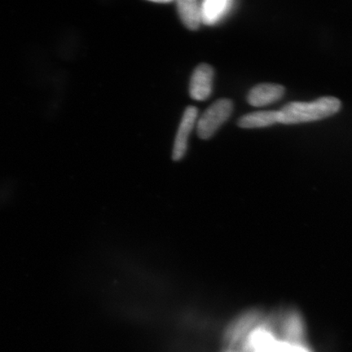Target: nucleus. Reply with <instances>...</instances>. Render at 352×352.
Returning a JSON list of instances; mask_svg holds the SVG:
<instances>
[{"label": "nucleus", "instance_id": "obj_1", "mask_svg": "<svg viewBox=\"0 0 352 352\" xmlns=\"http://www.w3.org/2000/svg\"><path fill=\"white\" fill-rule=\"evenodd\" d=\"M222 352H314L305 316L290 306L250 307L224 333Z\"/></svg>", "mask_w": 352, "mask_h": 352}, {"label": "nucleus", "instance_id": "obj_2", "mask_svg": "<svg viewBox=\"0 0 352 352\" xmlns=\"http://www.w3.org/2000/svg\"><path fill=\"white\" fill-rule=\"evenodd\" d=\"M341 108V100L333 96L311 102H292L279 110V123L292 125L322 120L340 112Z\"/></svg>", "mask_w": 352, "mask_h": 352}, {"label": "nucleus", "instance_id": "obj_3", "mask_svg": "<svg viewBox=\"0 0 352 352\" xmlns=\"http://www.w3.org/2000/svg\"><path fill=\"white\" fill-rule=\"evenodd\" d=\"M233 103L230 99H219L206 110L197 122V134L202 140H209L231 116Z\"/></svg>", "mask_w": 352, "mask_h": 352}, {"label": "nucleus", "instance_id": "obj_4", "mask_svg": "<svg viewBox=\"0 0 352 352\" xmlns=\"http://www.w3.org/2000/svg\"><path fill=\"white\" fill-rule=\"evenodd\" d=\"M214 72L210 65L201 64L193 72L189 94L193 100L202 101L208 100L213 91Z\"/></svg>", "mask_w": 352, "mask_h": 352}, {"label": "nucleus", "instance_id": "obj_5", "mask_svg": "<svg viewBox=\"0 0 352 352\" xmlns=\"http://www.w3.org/2000/svg\"><path fill=\"white\" fill-rule=\"evenodd\" d=\"M197 116L198 109L195 107H189L184 111L175 140L173 153L175 161L182 160L186 155L189 135H190L193 127L195 126Z\"/></svg>", "mask_w": 352, "mask_h": 352}, {"label": "nucleus", "instance_id": "obj_6", "mask_svg": "<svg viewBox=\"0 0 352 352\" xmlns=\"http://www.w3.org/2000/svg\"><path fill=\"white\" fill-rule=\"evenodd\" d=\"M285 89L283 86L274 83H261L250 91L248 101L254 107H263L279 101L283 98Z\"/></svg>", "mask_w": 352, "mask_h": 352}, {"label": "nucleus", "instance_id": "obj_7", "mask_svg": "<svg viewBox=\"0 0 352 352\" xmlns=\"http://www.w3.org/2000/svg\"><path fill=\"white\" fill-rule=\"evenodd\" d=\"M230 0H206L201 4V21L206 25L217 24L231 10Z\"/></svg>", "mask_w": 352, "mask_h": 352}, {"label": "nucleus", "instance_id": "obj_8", "mask_svg": "<svg viewBox=\"0 0 352 352\" xmlns=\"http://www.w3.org/2000/svg\"><path fill=\"white\" fill-rule=\"evenodd\" d=\"M177 10L180 20L186 28L197 30L202 23L201 6L196 0H179Z\"/></svg>", "mask_w": 352, "mask_h": 352}, {"label": "nucleus", "instance_id": "obj_9", "mask_svg": "<svg viewBox=\"0 0 352 352\" xmlns=\"http://www.w3.org/2000/svg\"><path fill=\"white\" fill-rule=\"evenodd\" d=\"M279 123L278 111H258L245 114L237 122L241 129H261L271 126Z\"/></svg>", "mask_w": 352, "mask_h": 352}, {"label": "nucleus", "instance_id": "obj_10", "mask_svg": "<svg viewBox=\"0 0 352 352\" xmlns=\"http://www.w3.org/2000/svg\"><path fill=\"white\" fill-rule=\"evenodd\" d=\"M153 2L154 3H169L171 1H153Z\"/></svg>", "mask_w": 352, "mask_h": 352}]
</instances>
